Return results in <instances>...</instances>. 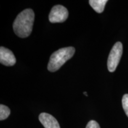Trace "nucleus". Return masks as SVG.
<instances>
[{
  "mask_svg": "<svg viewBox=\"0 0 128 128\" xmlns=\"http://www.w3.org/2000/svg\"><path fill=\"white\" fill-rule=\"evenodd\" d=\"M83 94H84V95H86V96H88V94H87V92H83Z\"/></svg>",
  "mask_w": 128,
  "mask_h": 128,
  "instance_id": "9b49d317",
  "label": "nucleus"
},
{
  "mask_svg": "<svg viewBox=\"0 0 128 128\" xmlns=\"http://www.w3.org/2000/svg\"><path fill=\"white\" fill-rule=\"evenodd\" d=\"M68 11L61 5H57L51 9L49 15V20L52 23H62L68 18Z\"/></svg>",
  "mask_w": 128,
  "mask_h": 128,
  "instance_id": "20e7f679",
  "label": "nucleus"
},
{
  "mask_svg": "<svg viewBox=\"0 0 128 128\" xmlns=\"http://www.w3.org/2000/svg\"><path fill=\"white\" fill-rule=\"evenodd\" d=\"M34 20V13L33 10L26 9L22 12L13 23L14 33L22 38L28 37L31 34Z\"/></svg>",
  "mask_w": 128,
  "mask_h": 128,
  "instance_id": "f257e3e1",
  "label": "nucleus"
},
{
  "mask_svg": "<svg viewBox=\"0 0 128 128\" xmlns=\"http://www.w3.org/2000/svg\"><path fill=\"white\" fill-rule=\"evenodd\" d=\"M122 106L126 114L128 117V94H126L123 96Z\"/></svg>",
  "mask_w": 128,
  "mask_h": 128,
  "instance_id": "1a4fd4ad",
  "label": "nucleus"
},
{
  "mask_svg": "<svg viewBox=\"0 0 128 128\" xmlns=\"http://www.w3.org/2000/svg\"><path fill=\"white\" fill-rule=\"evenodd\" d=\"M86 128H100V125L95 120H90L88 123Z\"/></svg>",
  "mask_w": 128,
  "mask_h": 128,
  "instance_id": "9d476101",
  "label": "nucleus"
},
{
  "mask_svg": "<svg viewBox=\"0 0 128 128\" xmlns=\"http://www.w3.org/2000/svg\"><path fill=\"white\" fill-rule=\"evenodd\" d=\"M107 0H90L89 4L95 12L98 13L103 12Z\"/></svg>",
  "mask_w": 128,
  "mask_h": 128,
  "instance_id": "0eeeda50",
  "label": "nucleus"
},
{
  "mask_svg": "<svg viewBox=\"0 0 128 128\" xmlns=\"http://www.w3.org/2000/svg\"><path fill=\"white\" fill-rule=\"evenodd\" d=\"M75 51V48L70 46L61 48L53 53L48 63V70L50 72L58 71L67 60L73 56Z\"/></svg>",
  "mask_w": 128,
  "mask_h": 128,
  "instance_id": "f03ea898",
  "label": "nucleus"
},
{
  "mask_svg": "<svg viewBox=\"0 0 128 128\" xmlns=\"http://www.w3.org/2000/svg\"><path fill=\"white\" fill-rule=\"evenodd\" d=\"M39 119L44 128H60L58 122L50 114L42 113L39 115Z\"/></svg>",
  "mask_w": 128,
  "mask_h": 128,
  "instance_id": "423d86ee",
  "label": "nucleus"
},
{
  "mask_svg": "<svg viewBox=\"0 0 128 128\" xmlns=\"http://www.w3.org/2000/svg\"><path fill=\"white\" fill-rule=\"evenodd\" d=\"M0 62L6 66H13L16 62L15 56L10 49L3 46L0 48Z\"/></svg>",
  "mask_w": 128,
  "mask_h": 128,
  "instance_id": "39448f33",
  "label": "nucleus"
},
{
  "mask_svg": "<svg viewBox=\"0 0 128 128\" xmlns=\"http://www.w3.org/2000/svg\"><path fill=\"white\" fill-rule=\"evenodd\" d=\"M123 53V45L120 42L114 44L110 50L108 60V70L111 72H114L118 66Z\"/></svg>",
  "mask_w": 128,
  "mask_h": 128,
  "instance_id": "7ed1b4c3",
  "label": "nucleus"
},
{
  "mask_svg": "<svg viewBox=\"0 0 128 128\" xmlns=\"http://www.w3.org/2000/svg\"><path fill=\"white\" fill-rule=\"evenodd\" d=\"M10 114V110L6 106L1 104L0 105V120L6 119L9 115Z\"/></svg>",
  "mask_w": 128,
  "mask_h": 128,
  "instance_id": "6e6552de",
  "label": "nucleus"
}]
</instances>
